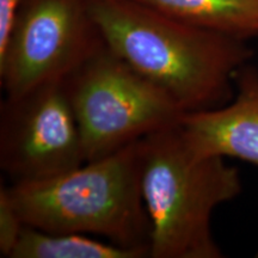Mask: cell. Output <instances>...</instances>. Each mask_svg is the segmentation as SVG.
<instances>
[{"label": "cell", "instance_id": "7a4b0ae2", "mask_svg": "<svg viewBox=\"0 0 258 258\" xmlns=\"http://www.w3.org/2000/svg\"><path fill=\"white\" fill-rule=\"evenodd\" d=\"M141 191L151 221L150 258H220L212 215L241 192L225 158L199 157L180 122L140 139Z\"/></svg>", "mask_w": 258, "mask_h": 258}, {"label": "cell", "instance_id": "277c9868", "mask_svg": "<svg viewBox=\"0 0 258 258\" xmlns=\"http://www.w3.org/2000/svg\"><path fill=\"white\" fill-rule=\"evenodd\" d=\"M86 161L179 123L185 112L104 44L63 80Z\"/></svg>", "mask_w": 258, "mask_h": 258}, {"label": "cell", "instance_id": "ba28073f", "mask_svg": "<svg viewBox=\"0 0 258 258\" xmlns=\"http://www.w3.org/2000/svg\"><path fill=\"white\" fill-rule=\"evenodd\" d=\"M195 27L241 40L258 36V0H135Z\"/></svg>", "mask_w": 258, "mask_h": 258}, {"label": "cell", "instance_id": "5b68a950", "mask_svg": "<svg viewBox=\"0 0 258 258\" xmlns=\"http://www.w3.org/2000/svg\"><path fill=\"white\" fill-rule=\"evenodd\" d=\"M104 44L89 0H24L0 53L6 97L62 82Z\"/></svg>", "mask_w": 258, "mask_h": 258}, {"label": "cell", "instance_id": "8992f818", "mask_svg": "<svg viewBox=\"0 0 258 258\" xmlns=\"http://www.w3.org/2000/svg\"><path fill=\"white\" fill-rule=\"evenodd\" d=\"M85 163L63 80L6 97L0 109V167L14 183L53 178Z\"/></svg>", "mask_w": 258, "mask_h": 258}, {"label": "cell", "instance_id": "9c48e42d", "mask_svg": "<svg viewBox=\"0 0 258 258\" xmlns=\"http://www.w3.org/2000/svg\"><path fill=\"white\" fill-rule=\"evenodd\" d=\"M147 250L99 241L86 234L50 233L24 226L10 258H144Z\"/></svg>", "mask_w": 258, "mask_h": 258}, {"label": "cell", "instance_id": "3957f363", "mask_svg": "<svg viewBox=\"0 0 258 258\" xmlns=\"http://www.w3.org/2000/svg\"><path fill=\"white\" fill-rule=\"evenodd\" d=\"M9 192L29 227L50 233L101 235L121 246L150 250L140 140L53 178L14 183Z\"/></svg>", "mask_w": 258, "mask_h": 258}, {"label": "cell", "instance_id": "30bf717a", "mask_svg": "<svg viewBox=\"0 0 258 258\" xmlns=\"http://www.w3.org/2000/svg\"><path fill=\"white\" fill-rule=\"evenodd\" d=\"M24 226L10 198L9 188L2 185L0 186V254L2 257L11 256Z\"/></svg>", "mask_w": 258, "mask_h": 258}, {"label": "cell", "instance_id": "8fae6325", "mask_svg": "<svg viewBox=\"0 0 258 258\" xmlns=\"http://www.w3.org/2000/svg\"><path fill=\"white\" fill-rule=\"evenodd\" d=\"M24 0H0V53L5 49Z\"/></svg>", "mask_w": 258, "mask_h": 258}, {"label": "cell", "instance_id": "6da1fadb", "mask_svg": "<svg viewBox=\"0 0 258 258\" xmlns=\"http://www.w3.org/2000/svg\"><path fill=\"white\" fill-rule=\"evenodd\" d=\"M110 49L166 92L185 114L225 105L252 59L246 40L195 27L135 0H89Z\"/></svg>", "mask_w": 258, "mask_h": 258}, {"label": "cell", "instance_id": "52a82bcc", "mask_svg": "<svg viewBox=\"0 0 258 258\" xmlns=\"http://www.w3.org/2000/svg\"><path fill=\"white\" fill-rule=\"evenodd\" d=\"M180 128L196 156L233 158L258 167V70L245 64L235 77L230 102L185 114Z\"/></svg>", "mask_w": 258, "mask_h": 258}]
</instances>
